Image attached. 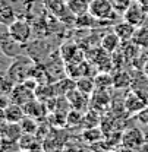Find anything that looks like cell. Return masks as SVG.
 Wrapping results in <instances>:
<instances>
[{"label": "cell", "instance_id": "cell-1", "mask_svg": "<svg viewBox=\"0 0 148 152\" xmlns=\"http://www.w3.org/2000/svg\"><path fill=\"white\" fill-rule=\"evenodd\" d=\"M93 16L103 22H109L116 19V9L111 3V0H93L90 3V10H88Z\"/></svg>", "mask_w": 148, "mask_h": 152}, {"label": "cell", "instance_id": "cell-2", "mask_svg": "<svg viewBox=\"0 0 148 152\" xmlns=\"http://www.w3.org/2000/svg\"><path fill=\"white\" fill-rule=\"evenodd\" d=\"M37 95H35V89L31 88L29 85H27L25 82H21L16 83L13 86V89L10 91L9 95V99L12 102H16L19 105H25L27 102H29L31 99H34Z\"/></svg>", "mask_w": 148, "mask_h": 152}, {"label": "cell", "instance_id": "cell-3", "mask_svg": "<svg viewBox=\"0 0 148 152\" xmlns=\"http://www.w3.org/2000/svg\"><path fill=\"white\" fill-rule=\"evenodd\" d=\"M7 32L10 34V37L16 39L21 44H27L31 38V26L27 20L24 19H16L13 23H10L7 26Z\"/></svg>", "mask_w": 148, "mask_h": 152}, {"label": "cell", "instance_id": "cell-4", "mask_svg": "<svg viewBox=\"0 0 148 152\" xmlns=\"http://www.w3.org/2000/svg\"><path fill=\"white\" fill-rule=\"evenodd\" d=\"M120 143L125 148L136 149V148H139L144 143V133L141 132L139 129H136V127L126 129L120 136Z\"/></svg>", "mask_w": 148, "mask_h": 152}, {"label": "cell", "instance_id": "cell-5", "mask_svg": "<svg viewBox=\"0 0 148 152\" xmlns=\"http://www.w3.org/2000/svg\"><path fill=\"white\" fill-rule=\"evenodd\" d=\"M145 16H147V12L144 10V7H142L138 1L132 3L129 7L123 12V19L128 20V22H130V23H133L135 26L144 25Z\"/></svg>", "mask_w": 148, "mask_h": 152}, {"label": "cell", "instance_id": "cell-6", "mask_svg": "<svg viewBox=\"0 0 148 152\" xmlns=\"http://www.w3.org/2000/svg\"><path fill=\"white\" fill-rule=\"evenodd\" d=\"M24 45H25V44H21L16 39H13V38L10 37L9 32H6V34L1 35V51H3L6 56L13 57V58L19 57L22 54V47H24Z\"/></svg>", "mask_w": 148, "mask_h": 152}, {"label": "cell", "instance_id": "cell-7", "mask_svg": "<svg viewBox=\"0 0 148 152\" xmlns=\"http://www.w3.org/2000/svg\"><path fill=\"white\" fill-rule=\"evenodd\" d=\"M24 107V111H25V115H29L35 120H41L47 115V105H44V102L41 99H31L29 102H27Z\"/></svg>", "mask_w": 148, "mask_h": 152}, {"label": "cell", "instance_id": "cell-8", "mask_svg": "<svg viewBox=\"0 0 148 152\" xmlns=\"http://www.w3.org/2000/svg\"><path fill=\"white\" fill-rule=\"evenodd\" d=\"M66 98H68V101H69V105L74 108V110H79V111H82V110H85L87 108V105L90 104V95L84 94V92H81L79 89H72V91H69L68 94L65 95Z\"/></svg>", "mask_w": 148, "mask_h": 152}, {"label": "cell", "instance_id": "cell-9", "mask_svg": "<svg viewBox=\"0 0 148 152\" xmlns=\"http://www.w3.org/2000/svg\"><path fill=\"white\" fill-rule=\"evenodd\" d=\"M22 134H24V132H22V127H21L19 123H10V121L3 120V124H1V139L9 140V142H18Z\"/></svg>", "mask_w": 148, "mask_h": 152}, {"label": "cell", "instance_id": "cell-10", "mask_svg": "<svg viewBox=\"0 0 148 152\" xmlns=\"http://www.w3.org/2000/svg\"><path fill=\"white\" fill-rule=\"evenodd\" d=\"M125 108L132 114H138L144 107L148 105V101L144 99L142 94L139 92H130L126 98H125Z\"/></svg>", "mask_w": 148, "mask_h": 152}, {"label": "cell", "instance_id": "cell-11", "mask_svg": "<svg viewBox=\"0 0 148 152\" xmlns=\"http://www.w3.org/2000/svg\"><path fill=\"white\" fill-rule=\"evenodd\" d=\"M1 111H3V120L10 121V123H19L25 117L24 107L16 102H12V101L4 108H1Z\"/></svg>", "mask_w": 148, "mask_h": 152}, {"label": "cell", "instance_id": "cell-12", "mask_svg": "<svg viewBox=\"0 0 148 152\" xmlns=\"http://www.w3.org/2000/svg\"><path fill=\"white\" fill-rule=\"evenodd\" d=\"M113 31L117 34V37L122 39V42H129V41H132V37H133V34L136 31V26L133 23L128 22V20H123V22L114 23Z\"/></svg>", "mask_w": 148, "mask_h": 152}, {"label": "cell", "instance_id": "cell-13", "mask_svg": "<svg viewBox=\"0 0 148 152\" xmlns=\"http://www.w3.org/2000/svg\"><path fill=\"white\" fill-rule=\"evenodd\" d=\"M44 6L50 13L59 16L60 19H65L66 13H71L68 3L65 0H44Z\"/></svg>", "mask_w": 148, "mask_h": 152}, {"label": "cell", "instance_id": "cell-14", "mask_svg": "<svg viewBox=\"0 0 148 152\" xmlns=\"http://www.w3.org/2000/svg\"><path fill=\"white\" fill-rule=\"evenodd\" d=\"M120 44H122V39L117 37V34H116L114 31L106 34L104 37L101 38V41H100V47H101L104 51H107L109 54H113V53L119 48Z\"/></svg>", "mask_w": 148, "mask_h": 152}, {"label": "cell", "instance_id": "cell-15", "mask_svg": "<svg viewBox=\"0 0 148 152\" xmlns=\"http://www.w3.org/2000/svg\"><path fill=\"white\" fill-rule=\"evenodd\" d=\"M76 89H79L81 92L87 95H91L95 91V80L94 77L85 75V76H79L76 79Z\"/></svg>", "mask_w": 148, "mask_h": 152}, {"label": "cell", "instance_id": "cell-16", "mask_svg": "<svg viewBox=\"0 0 148 152\" xmlns=\"http://www.w3.org/2000/svg\"><path fill=\"white\" fill-rule=\"evenodd\" d=\"M68 3V7L71 10V13L74 16L78 15H82V13H87L90 10V3L88 0H66Z\"/></svg>", "mask_w": 148, "mask_h": 152}, {"label": "cell", "instance_id": "cell-17", "mask_svg": "<svg viewBox=\"0 0 148 152\" xmlns=\"http://www.w3.org/2000/svg\"><path fill=\"white\" fill-rule=\"evenodd\" d=\"M132 42H135L139 48H148V26L141 25L136 26V31L132 37Z\"/></svg>", "mask_w": 148, "mask_h": 152}, {"label": "cell", "instance_id": "cell-18", "mask_svg": "<svg viewBox=\"0 0 148 152\" xmlns=\"http://www.w3.org/2000/svg\"><path fill=\"white\" fill-rule=\"evenodd\" d=\"M74 23L78 28H91V26L97 25V23H101V20H98V19L95 18V16H93L90 12H87V13H82V15L75 16Z\"/></svg>", "mask_w": 148, "mask_h": 152}, {"label": "cell", "instance_id": "cell-19", "mask_svg": "<svg viewBox=\"0 0 148 152\" xmlns=\"http://www.w3.org/2000/svg\"><path fill=\"white\" fill-rule=\"evenodd\" d=\"M16 19H18L16 18V13H15V10H13L12 6L3 4V6L0 7V22H1L4 26H9V25L13 23Z\"/></svg>", "mask_w": 148, "mask_h": 152}, {"label": "cell", "instance_id": "cell-20", "mask_svg": "<svg viewBox=\"0 0 148 152\" xmlns=\"http://www.w3.org/2000/svg\"><path fill=\"white\" fill-rule=\"evenodd\" d=\"M37 139H35V134H31V133H24L21 136V139L18 140V145L21 148V151L29 152L35 145H37Z\"/></svg>", "mask_w": 148, "mask_h": 152}, {"label": "cell", "instance_id": "cell-21", "mask_svg": "<svg viewBox=\"0 0 148 152\" xmlns=\"http://www.w3.org/2000/svg\"><path fill=\"white\" fill-rule=\"evenodd\" d=\"M21 127H22V132L24 133H31V134H35L38 132V123L35 118L29 117V115H25L21 121H19Z\"/></svg>", "mask_w": 148, "mask_h": 152}, {"label": "cell", "instance_id": "cell-22", "mask_svg": "<svg viewBox=\"0 0 148 152\" xmlns=\"http://www.w3.org/2000/svg\"><path fill=\"white\" fill-rule=\"evenodd\" d=\"M95 80V89H107L113 86V76H110L106 72H101L94 77Z\"/></svg>", "mask_w": 148, "mask_h": 152}, {"label": "cell", "instance_id": "cell-23", "mask_svg": "<svg viewBox=\"0 0 148 152\" xmlns=\"http://www.w3.org/2000/svg\"><path fill=\"white\" fill-rule=\"evenodd\" d=\"M130 76L126 72H117L116 75L113 76V86L114 88H119V89H123V88H128L130 85Z\"/></svg>", "mask_w": 148, "mask_h": 152}, {"label": "cell", "instance_id": "cell-24", "mask_svg": "<svg viewBox=\"0 0 148 152\" xmlns=\"http://www.w3.org/2000/svg\"><path fill=\"white\" fill-rule=\"evenodd\" d=\"M82 137L85 142H98L101 137H103V133L100 132L98 127H88L87 130L82 132Z\"/></svg>", "mask_w": 148, "mask_h": 152}, {"label": "cell", "instance_id": "cell-25", "mask_svg": "<svg viewBox=\"0 0 148 152\" xmlns=\"http://www.w3.org/2000/svg\"><path fill=\"white\" fill-rule=\"evenodd\" d=\"M76 51H78V47H76L75 44H71V42H65V44L62 45L60 54H62V57H63V60H65V61H68V60H71V61H72Z\"/></svg>", "mask_w": 148, "mask_h": 152}, {"label": "cell", "instance_id": "cell-26", "mask_svg": "<svg viewBox=\"0 0 148 152\" xmlns=\"http://www.w3.org/2000/svg\"><path fill=\"white\" fill-rule=\"evenodd\" d=\"M84 120H85V115L81 114L79 110H74V108H72V111L68 113V124H71V126L81 124Z\"/></svg>", "mask_w": 148, "mask_h": 152}, {"label": "cell", "instance_id": "cell-27", "mask_svg": "<svg viewBox=\"0 0 148 152\" xmlns=\"http://www.w3.org/2000/svg\"><path fill=\"white\" fill-rule=\"evenodd\" d=\"M132 1H133V0H111L114 9L119 10V12H125L130 4H132Z\"/></svg>", "mask_w": 148, "mask_h": 152}, {"label": "cell", "instance_id": "cell-28", "mask_svg": "<svg viewBox=\"0 0 148 152\" xmlns=\"http://www.w3.org/2000/svg\"><path fill=\"white\" fill-rule=\"evenodd\" d=\"M136 118H138L142 124L148 126V105H147V107H144L139 113L136 114Z\"/></svg>", "mask_w": 148, "mask_h": 152}, {"label": "cell", "instance_id": "cell-29", "mask_svg": "<svg viewBox=\"0 0 148 152\" xmlns=\"http://www.w3.org/2000/svg\"><path fill=\"white\" fill-rule=\"evenodd\" d=\"M136 1L144 7V10H145V12H148V0H136Z\"/></svg>", "mask_w": 148, "mask_h": 152}, {"label": "cell", "instance_id": "cell-30", "mask_svg": "<svg viewBox=\"0 0 148 152\" xmlns=\"http://www.w3.org/2000/svg\"><path fill=\"white\" fill-rule=\"evenodd\" d=\"M142 70H144V73H145V76L148 77V58L145 60V63H144V66H142Z\"/></svg>", "mask_w": 148, "mask_h": 152}, {"label": "cell", "instance_id": "cell-31", "mask_svg": "<svg viewBox=\"0 0 148 152\" xmlns=\"http://www.w3.org/2000/svg\"><path fill=\"white\" fill-rule=\"evenodd\" d=\"M144 25L148 26V12H147V16H145V20H144Z\"/></svg>", "mask_w": 148, "mask_h": 152}, {"label": "cell", "instance_id": "cell-32", "mask_svg": "<svg viewBox=\"0 0 148 152\" xmlns=\"http://www.w3.org/2000/svg\"><path fill=\"white\" fill-rule=\"evenodd\" d=\"M19 152H21V151H19Z\"/></svg>", "mask_w": 148, "mask_h": 152}]
</instances>
